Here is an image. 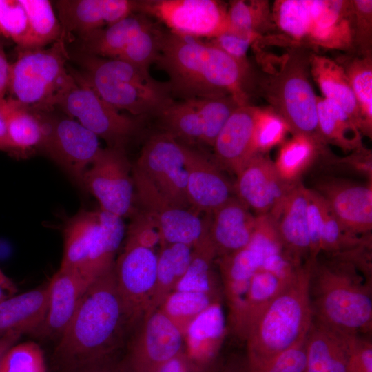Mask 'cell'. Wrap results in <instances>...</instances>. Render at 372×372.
I'll return each instance as SVG.
<instances>
[{
    "instance_id": "obj_34",
    "label": "cell",
    "mask_w": 372,
    "mask_h": 372,
    "mask_svg": "<svg viewBox=\"0 0 372 372\" xmlns=\"http://www.w3.org/2000/svg\"><path fill=\"white\" fill-rule=\"evenodd\" d=\"M294 276L286 278L262 268L255 273L250 281L245 300L237 336L239 339L245 341L251 327Z\"/></svg>"
},
{
    "instance_id": "obj_27",
    "label": "cell",
    "mask_w": 372,
    "mask_h": 372,
    "mask_svg": "<svg viewBox=\"0 0 372 372\" xmlns=\"http://www.w3.org/2000/svg\"><path fill=\"white\" fill-rule=\"evenodd\" d=\"M351 336L313 319L304 340V372H344Z\"/></svg>"
},
{
    "instance_id": "obj_25",
    "label": "cell",
    "mask_w": 372,
    "mask_h": 372,
    "mask_svg": "<svg viewBox=\"0 0 372 372\" xmlns=\"http://www.w3.org/2000/svg\"><path fill=\"white\" fill-rule=\"evenodd\" d=\"M95 280L75 271L59 268L48 283V311L38 331L42 335L60 338Z\"/></svg>"
},
{
    "instance_id": "obj_60",
    "label": "cell",
    "mask_w": 372,
    "mask_h": 372,
    "mask_svg": "<svg viewBox=\"0 0 372 372\" xmlns=\"http://www.w3.org/2000/svg\"><path fill=\"white\" fill-rule=\"evenodd\" d=\"M20 335L17 333H9L0 336V362L4 353L13 346Z\"/></svg>"
},
{
    "instance_id": "obj_44",
    "label": "cell",
    "mask_w": 372,
    "mask_h": 372,
    "mask_svg": "<svg viewBox=\"0 0 372 372\" xmlns=\"http://www.w3.org/2000/svg\"><path fill=\"white\" fill-rule=\"evenodd\" d=\"M288 132L290 130L286 121L271 107H257L254 142L258 153L265 154L281 143Z\"/></svg>"
},
{
    "instance_id": "obj_3",
    "label": "cell",
    "mask_w": 372,
    "mask_h": 372,
    "mask_svg": "<svg viewBox=\"0 0 372 372\" xmlns=\"http://www.w3.org/2000/svg\"><path fill=\"white\" fill-rule=\"evenodd\" d=\"M309 294L313 320L347 335L371 331V279L353 262L312 260Z\"/></svg>"
},
{
    "instance_id": "obj_33",
    "label": "cell",
    "mask_w": 372,
    "mask_h": 372,
    "mask_svg": "<svg viewBox=\"0 0 372 372\" xmlns=\"http://www.w3.org/2000/svg\"><path fill=\"white\" fill-rule=\"evenodd\" d=\"M317 114L319 131L325 145H334L344 152L364 147L362 133L336 103L317 96Z\"/></svg>"
},
{
    "instance_id": "obj_11",
    "label": "cell",
    "mask_w": 372,
    "mask_h": 372,
    "mask_svg": "<svg viewBox=\"0 0 372 372\" xmlns=\"http://www.w3.org/2000/svg\"><path fill=\"white\" fill-rule=\"evenodd\" d=\"M39 113L44 129L40 149L82 188L84 174L101 149L99 137L67 115Z\"/></svg>"
},
{
    "instance_id": "obj_57",
    "label": "cell",
    "mask_w": 372,
    "mask_h": 372,
    "mask_svg": "<svg viewBox=\"0 0 372 372\" xmlns=\"http://www.w3.org/2000/svg\"><path fill=\"white\" fill-rule=\"evenodd\" d=\"M17 292L16 285L0 269V302L15 295Z\"/></svg>"
},
{
    "instance_id": "obj_17",
    "label": "cell",
    "mask_w": 372,
    "mask_h": 372,
    "mask_svg": "<svg viewBox=\"0 0 372 372\" xmlns=\"http://www.w3.org/2000/svg\"><path fill=\"white\" fill-rule=\"evenodd\" d=\"M142 318L129 355L127 372H156L183 352V335L159 309Z\"/></svg>"
},
{
    "instance_id": "obj_47",
    "label": "cell",
    "mask_w": 372,
    "mask_h": 372,
    "mask_svg": "<svg viewBox=\"0 0 372 372\" xmlns=\"http://www.w3.org/2000/svg\"><path fill=\"white\" fill-rule=\"evenodd\" d=\"M264 260L284 251L276 225L269 214L256 216V226L247 245Z\"/></svg>"
},
{
    "instance_id": "obj_30",
    "label": "cell",
    "mask_w": 372,
    "mask_h": 372,
    "mask_svg": "<svg viewBox=\"0 0 372 372\" xmlns=\"http://www.w3.org/2000/svg\"><path fill=\"white\" fill-rule=\"evenodd\" d=\"M3 110L10 154L25 157L41 149L44 129L39 112L20 103L14 98L4 99Z\"/></svg>"
},
{
    "instance_id": "obj_32",
    "label": "cell",
    "mask_w": 372,
    "mask_h": 372,
    "mask_svg": "<svg viewBox=\"0 0 372 372\" xmlns=\"http://www.w3.org/2000/svg\"><path fill=\"white\" fill-rule=\"evenodd\" d=\"M192 254V247L187 245H161L157 255L156 282L146 312L158 309L176 289L189 265Z\"/></svg>"
},
{
    "instance_id": "obj_2",
    "label": "cell",
    "mask_w": 372,
    "mask_h": 372,
    "mask_svg": "<svg viewBox=\"0 0 372 372\" xmlns=\"http://www.w3.org/2000/svg\"><path fill=\"white\" fill-rule=\"evenodd\" d=\"M130 322L113 268L90 285L60 336L53 355L55 371L70 372L110 360Z\"/></svg>"
},
{
    "instance_id": "obj_52",
    "label": "cell",
    "mask_w": 372,
    "mask_h": 372,
    "mask_svg": "<svg viewBox=\"0 0 372 372\" xmlns=\"http://www.w3.org/2000/svg\"><path fill=\"white\" fill-rule=\"evenodd\" d=\"M344 372H372V342L362 335H352L350 354Z\"/></svg>"
},
{
    "instance_id": "obj_21",
    "label": "cell",
    "mask_w": 372,
    "mask_h": 372,
    "mask_svg": "<svg viewBox=\"0 0 372 372\" xmlns=\"http://www.w3.org/2000/svg\"><path fill=\"white\" fill-rule=\"evenodd\" d=\"M226 331L220 300L210 304L191 322L183 335V353L193 372H209L216 364Z\"/></svg>"
},
{
    "instance_id": "obj_7",
    "label": "cell",
    "mask_w": 372,
    "mask_h": 372,
    "mask_svg": "<svg viewBox=\"0 0 372 372\" xmlns=\"http://www.w3.org/2000/svg\"><path fill=\"white\" fill-rule=\"evenodd\" d=\"M310 52L292 49L281 61L279 70L262 76L258 90L269 107L287 123L290 132L313 139L323 154L327 152L318 123L317 96L310 81Z\"/></svg>"
},
{
    "instance_id": "obj_50",
    "label": "cell",
    "mask_w": 372,
    "mask_h": 372,
    "mask_svg": "<svg viewBox=\"0 0 372 372\" xmlns=\"http://www.w3.org/2000/svg\"><path fill=\"white\" fill-rule=\"evenodd\" d=\"M260 39L226 30L211 41L239 63L249 65L247 53L249 47Z\"/></svg>"
},
{
    "instance_id": "obj_23",
    "label": "cell",
    "mask_w": 372,
    "mask_h": 372,
    "mask_svg": "<svg viewBox=\"0 0 372 372\" xmlns=\"http://www.w3.org/2000/svg\"><path fill=\"white\" fill-rule=\"evenodd\" d=\"M185 154L189 203L196 211L210 214L232 196L231 185L203 153L185 145Z\"/></svg>"
},
{
    "instance_id": "obj_16",
    "label": "cell",
    "mask_w": 372,
    "mask_h": 372,
    "mask_svg": "<svg viewBox=\"0 0 372 372\" xmlns=\"http://www.w3.org/2000/svg\"><path fill=\"white\" fill-rule=\"evenodd\" d=\"M154 249L126 240L115 261L117 287L131 322L147 311L156 278Z\"/></svg>"
},
{
    "instance_id": "obj_53",
    "label": "cell",
    "mask_w": 372,
    "mask_h": 372,
    "mask_svg": "<svg viewBox=\"0 0 372 372\" xmlns=\"http://www.w3.org/2000/svg\"><path fill=\"white\" fill-rule=\"evenodd\" d=\"M331 163L350 169L371 180V152L364 147L353 151L350 155L345 158H332Z\"/></svg>"
},
{
    "instance_id": "obj_29",
    "label": "cell",
    "mask_w": 372,
    "mask_h": 372,
    "mask_svg": "<svg viewBox=\"0 0 372 372\" xmlns=\"http://www.w3.org/2000/svg\"><path fill=\"white\" fill-rule=\"evenodd\" d=\"M309 61L311 76L323 97L339 105L361 132L359 107L343 68L336 60L313 52H310Z\"/></svg>"
},
{
    "instance_id": "obj_4",
    "label": "cell",
    "mask_w": 372,
    "mask_h": 372,
    "mask_svg": "<svg viewBox=\"0 0 372 372\" xmlns=\"http://www.w3.org/2000/svg\"><path fill=\"white\" fill-rule=\"evenodd\" d=\"M311 265L308 259L299 267L249 329L245 339L248 372L306 338L313 319L309 294Z\"/></svg>"
},
{
    "instance_id": "obj_12",
    "label": "cell",
    "mask_w": 372,
    "mask_h": 372,
    "mask_svg": "<svg viewBox=\"0 0 372 372\" xmlns=\"http://www.w3.org/2000/svg\"><path fill=\"white\" fill-rule=\"evenodd\" d=\"M132 175L138 200L158 231L161 246L181 243L192 247L197 243L208 228L210 214L203 220L196 212L176 205L134 166Z\"/></svg>"
},
{
    "instance_id": "obj_8",
    "label": "cell",
    "mask_w": 372,
    "mask_h": 372,
    "mask_svg": "<svg viewBox=\"0 0 372 372\" xmlns=\"http://www.w3.org/2000/svg\"><path fill=\"white\" fill-rule=\"evenodd\" d=\"M123 218L101 209H82L66 222L60 268L94 280L114 268L125 236Z\"/></svg>"
},
{
    "instance_id": "obj_14",
    "label": "cell",
    "mask_w": 372,
    "mask_h": 372,
    "mask_svg": "<svg viewBox=\"0 0 372 372\" xmlns=\"http://www.w3.org/2000/svg\"><path fill=\"white\" fill-rule=\"evenodd\" d=\"M136 10L156 17L179 35L214 39L228 29L227 8L219 1H135Z\"/></svg>"
},
{
    "instance_id": "obj_42",
    "label": "cell",
    "mask_w": 372,
    "mask_h": 372,
    "mask_svg": "<svg viewBox=\"0 0 372 372\" xmlns=\"http://www.w3.org/2000/svg\"><path fill=\"white\" fill-rule=\"evenodd\" d=\"M203 125L202 143L213 147L222 128L240 105L229 95L192 99Z\"/></svg>"
},
{
    "instance_id": "obj_5",
    "label": "cell",
    "mask_w": 372,
    "mask_h": 372,
    "mask_svg": "<svg viewBox=\"0 0 372 372\" xmlns=\"http://www.w3.org/2000/svg\"><path fill=\"white\" fill-rule=\"evenodd\" d=\"M271 12L274 27L292 47L353 52L352 1L278 0Z\"/></svg>"
},
{
    "instance_id": "obj_37",
    "label": "cell",
    "mask_w": 372,
    "mask_h": 372,
    "mask_svg": "<svg viewBox=\"0 0 372 372\" xmlns=\"http://www.w3.org/2000/svg\"><path fill=\"white\" fill-rule=\"evenodd\" d=\"M19 1L28 21V35L21 50L44 48L63 37L60 21L50 1Z\"/></svg>"
},
{
    "instance_id": "obj_18",
    "label": "cell",
    "mask_w": 372,
    "mask_h": 372,
    "mask_svg": "<svg viewBox=\"0 0 372 372\" xmlns=\"http://www.w3.org/2000/svg\"><path fill=\"white\" fill-rule=\"evenodd\" d=\"M236 176L237 198L256 216L269 214L294 183L284 180L274 162L262 153L256 154Z\"/></svg>"
},
{
    "instance_id": "obj_46",
    "label": "cell",
    "mask_w": 372,
    "mask_h": 372,
    "mask_svg": "<svg viewBox=\"0 0 372 372\" xmlns=\"http://www.w3.org/2000/svg\"><path fill=\"white\" fill-rule=\"evenodd\" d=\"M28 32V18L20 1L0 0V34L23 49Z\"/></svg>"
},
{
    "instance_id": "obj_59",
    "label": "cell",
    "mask_w": 372,
    "mask_h": 372,
    "mask_svg": "<svg viewBox=\"0 0 372 372\" xmlns=\"http://www.w3.org/2000/svg\"><path fill=\"white\" fill-rule=\"evenodd\" d=\"M70 372H117L110 364V360L78 368Z\"/></svg>"
},
{
    "instance_id": "obj_1",
    "label": "cell",
    "mask_w": 372,
    "mask_h": 372,
    "mask_svg": "<svg viewBox=\"0 0 372 372\" xmlns=\"http://www.w3.org/2000/svg\"><path fill=\"white\" fill-rule=\"evenodd\" d=\"M155 63L167 74L171 94L184 100L229 95L240 106L250 104L249 65L211 42L162 31Z\"/></svg>"
},
{
    "instance_id": "obj_28",
    "label": "cell",
    "mask_w": 372,
    "mask_h": 372,
    "mask_svg": "<svg viewBox=\"0 0 372 372\" xmlns=\"http://www.w3.org/2000/svg\"><path fill=\"white\" fill-rule=\"evenodd\" d=\"M48 307V284L1 302L0 336L38 331L45 320Z\"/></svg>"
},
{
    "instance_id": "obj_13",
    "label": "cell",
    "mask_w": 372,
    "mask_h": 372,
    "mask_svg": "<svg viewBox=\"0 0 372 372\" xmlns=\"http://www.w3.org/2000/svg\"><path fill=\"white\" fill-rule=\"evenodd\" d=\"M132 169L125 149L101 148L84 174L82 189L97 200L100 209L123 218L133 211Z\"/></svg>"
},
{
    "instance_id": "obj_20",
    "label": "cell",
    "mask_w": 372,
    "mask_h": 372,
    "mask_svg": "<svg viewBox=\"0 0 372 372\" xmlns=\"http://www.w3.org/2000/svg\"><path fill=\"white\" fill-rule=\"evenodd\" d=\"M63 37L86 35L130 16L135 11V1L60 0L56 1Z\"/></svg>"
},
{
    "instance_id": "obj_38",
    "label": "cell",
    "mask_w": 372,
    "mask_h": 372,
    "mask_svg": "<svg viewBox=\"0 0 372 372\" xmlns=\"http://www.w3.org/2000/svg\"><path fill=\"white\" fill-rule=\"evenodd\" d=\"M228 29L260 39L275 28L269 1L235 0L227 8Z\"/></svg>"
},
{
    "instance_id": "obj_41",
    "label": "cell",
    "mask_w": 372,
    "mask_h": 372,
    "mask_svg": "<svg viewBox=\"0 0 372 372\" xmlns=\"http://www.w3.org/2000/svg\"><path fill=\"white\" fill-rule=\"evenodd\" d=\"M158 116L167 128V132L174 138L201 142L202 121L192 99L180 102L172 101Z\"/></svg>"
},
{
    "instance_id": "obj_24",
    "label": "cell",
    "mask_w": 372,
    "mask_h": 372,
    "mask_svg": "<svg viewBox=\"0 0 372 372\" xmlns=\"http://www.w3.org/2000/svg\"><path fill=\"white\" fill-rule=\"evenodd\" d=\"M257 107H238L229 118L214 143L218 164L237 175L257 154L254 126Z\"/></svg>"
},
{
    "instance_id": "obj_48",
    "label": "cell",
    "mask_w": 372,
    "mask_h": 372,
    "mask_svg": "<svg viewBox=\"0 0 372 372\" xmlns=\"http://www.w3.org/2000/svg\"><path fill=\"white\" fill-rule=\"evenodd\" d=\"M354 11L353 52L371 54L372 1L353 0Z\"/></svg>"
},
{
    "instance_id": "obj_10",
    "label": "cell",
    "mask_w": 372,
    "mask_h": 372,
    "mask_svg": "<svg viewBox=\"0 0 372 372\" xmlns=\"http://www.w3.org/2000/svg\"><path fill=\"white\" fill-rule=\"evenodd\" d=\"M54 107H59L68 116L77 118L110 147L125 149L141 129L139 116L120 113L74 75L58 95Z\"/></svg>"
},
{
    "instance_id": "obj_58",
    "label": "cell",
    "mask_w": 372,
    "mask_h": 372,
    "mask_svg": "<svg viewBox=\"0 0 372 372\" xmlns=\"http://www.w3.org/2000/svg\"><path fill=\"white\" fill-rule=\"evenodd\" d=\"M3 100L4 99H0V151L10 153V145L3 110Z\"/></svg>"
},
{
    "instance_id": "obj_51",
    "label": "cell",
    "mask_w": 372,
    "mask_h": 372,
    "mask_svg": "<svg viewBox=\"0 0 372 372\" xmlns=\"http://www.w3.org/2000/svg\"><path fill=\"white\" fill-rule=\"evenodd\" d=\"M125 240L154 249L160 243V236L151 219L142 211L134 217Z\"/></svg>"
},
{
    "instance_id": "obj_31",
    "label": "cell",
    "mask_w": 372,
    "mask_h": 372,
    "mask_svg": "<svg viewBox=\"0 0 372 372\" xmlns=\"http://www.w3.org/2000/svg\"><path fill=\"white\" fill-rule=\"evenodd\" d=\"M151 23L143 15H130L80 39L85 54L117 59L131 41Z\"/></svg>"
},
{
    "instance_id": "obj_26",
    "label": "cell",
    "mask_w": 372,
    "mask_h": 372,
    "mask_svg": "<svg viewBox=\"0 0 372 372\" xmlns=\"http://www.w3.org/2000/svg\"><path fill=\"white\" fill-rule=\"evenodd\" d=\"M256 216L238 198L231 196L210 214L209 233L217 256L246 247L256 226Z\"/></svg>"
},
{
    "instance_id": "obj_39",
    "label": "cell",
    "mask_w": 372,
    "mask_h": 372,
    "mask_svg": "<svg viewBox=\"0 0 372 372\" xmlns=\"http://www.w3.org/2000/svg\"><path fill=\"white\" fill-rule=\"evenodd\" d=\"M320 154L323 153L313 139L295 134L282 145L274 165L281 178L292 183L299 180Z\"/></svg>"
},
{
    "instance_id": "obj_56",
    "label": "cell",
    "mask_w": 372,
    "mask_h": 372,
    "mask_svg": "<svg viewBox=\"0 0 372 372\" xmlns=\"http://www.w3.org/2000/svg\"><path fill=\"white\" fill-rule=\"evenodd\" d=\"M10 65L8 63L3 45L0 41V99L4 95L9 86Z\"/></svg>"
},
{
    "instance_id": "obj_6",
    "label": "cell",
    "mask_w": 372,
    "mask_h": 372,
    "mask_svg": "<svg viewBox=\"0 0 372 372\" xmlns=\"http://www.w3.org/2000/svg\"><path fill=\"white\" fill-rule=\"evenodd\" d=\"M79 58L83 74L74 76L118 111L139 117L158 115L172 101L167 82L154 79L147 70L118 59L85 53Z\"/></svg>"
},
{
    "instance_id": "obj_54",
    "label": "cell",
    "mask_w": 372,
    "mask_h": 372,
    "mask_svg": "<svg viewBox=\"0 0 372 372\" xmlns=\"http://www.w3.org/2000/svg\"><path fill=\"white\" fill-rule=\"evenodd\" d=\"M209 372H248L246 356L231 357L223 361L218 360Z\"/></svg>"
},
{
    "instance_id": "obj_22",
    "label": "cell",
    "mask_w": 372,
    "mask_h": 372,
    "mask_svg": "<svg viewBox=\"0 0 372 372\" xmlns=\"http://www.w3.org/2000/svg\"><path fill=\"white\" fill-rule=\"evenodd\" d=\"M308 188L300 181L293 184L278 205L269 214L278 231L283 249L296 262L309 259Z\"/></svg>"
},
{
    "instance_id": "obj_9",
    "label": "cell",
    "mask_w": 372,
    "mask_h": 372,
    "mask_svg": "<svg viewBox=\"0 0 372 372\" xmlns=\"http://www.w3.org/2000/svg\"><path fill=\"white\" fill-rule=\"evenodd\" d=\"M62 37L50 48L21 50L10 65L9 86L14 99L38 112L52 110L58 95L72 77Z\"/></svg>"
},
{
    "instance_id": "obj_40",
    "label": "cell",
    "mask_w": 372,
    "mask_h": 372,
    "mask_svg": "<svg viewBox=\"0 0 372 372\" xmlns=\"http://www.w3.org/2000/svg\"><path fill=\"white\" fill-rule=\"evenodd\" d=\"M219 296L209 293L174 290L158 309L172 321L184 335L191 322Z\"/></svg>"
},
{
    "instance_id": "obj_19",
    "label": "cell",
    "mask_w": 372,
    "mask_h": 372,
    "mask_svg": "<svg viewBox=\"0 0 372 372\" xmlns=\"http://www.w3.org/2000/svg\"><path fill=\"white\" fill-rule=\"evenodd\" d=\"M317 187V192L346 230L358 236L369 234L372 229L371 182L360 184L330 178Z\"/></svg>"
},
{
    "instance_id": "obj_35",
    "label": "cell",
    "mask_w": 372,
    "mask_h": 372,
    "mask_svg": "<svg viewBox=\"0 0 372 372\" xmlns=\"http://www.w3.org/2000/svg\"><path fill=\"white\" fill-rule=\"evenodd\" d=\"M343 68L357 101L361 117V133L371 137L372 59L371 54L349 52L336 60Z\"/></svg>"
},
{
    "instance_id": "obj_55",
    "label": "cell",
    "mask_w": 372,
    "mask_h": 372,
    "mask_svg": "<svg viewBox=\"0 0 372 372\" xmlns=\"http://www.w3.org/2000/svg\"><path fill=\"white\" fill-rule=\"evenodd\" d=\"M156 372H193L183 352L163 364Z\"/></svg>"
},
{
    "instance_id": "obj_45",
    "label": "cell",
    "mask_w": 372,
    "mask_h": 372,
    "mask_svg": "<svg viewBox=\"0 0 372 372\" xmlns=\"http://www.w3.org/2000/svg\"><path fill=\"white\" fill-rule=\"evenodd\" d=\"M0 372H47L43 351L34 342L13 345L1 360Z\"/></svg>"
},
{
    "instance_id": "obj_43",
    "label": "cell",
    "mask_w": 372,
    "mask_h": 372,
    "mask_svg": "<svg viewBox=\"0 0 372 372\" xmlns=\"http://www.w3.org/2000/svg\"><path fill=\"white\" fill-rule=\"evenodd\" d=\"M161 32L151 23L131 41L117 59L148 71L157 59Z\"/></svg>"
},
{
    "instance_id": "obj_15",
    "label": "cell",
    "mask_w": 372,
    "mask_h": 372,
    "mask_svg": "<svg viewBox=\"0 0 372 372\" xmlns=\"http://www.w3.org/2000/svg\"><path fill=\"white\" fill-rule=\"evenodd\" d=\"M185 145L167 132L154 134L142 149L134 165L158 190L176 205L187 208Z\"/></svg>"
},
{
    "instance_id": "obj_36",
    "label": "cell",
    "mask_w": 372,
    "mask_h": 372,
    "mask_svg": "<svg viewBox=\"0 0 372 372\" xmlns=\"http://www.w3.org/2000/svg\"><path fill=\"white\" fill-rule=\"evenodd\" d=\"M216 256L208 226L203 236L192 247L189 265L174 290L202 292L218 296L213 271Z\"/></svg>"
},
{
    "instance_id": "obj_49",
    "label": "cell",
    "mask_w": 372,
    "mask_h": 372,
    "mask_svg": "<svg viewBox=\"0 0 372 372\" xmlns=\"http://www.w3.org/2000/svg\"><path fill=\"white\" fill-rule=\"evenodd\" d=\"M304 340L305 338L252 372H304Z\"/></svg>"
}]
</instances>
